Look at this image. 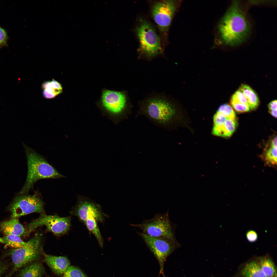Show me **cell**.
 Segmentation results:
<instances>
[{"instance_id": "cell-1", "label": "cell", "mask_w": 277, "mask_h": 277, "mask_svg": "<svg viewBox=\"0 0 277 277\" xmlns=\"http://www.w3.org/2000/svg\"><path fill=\"white\" fill-rule=\"evenodd\" d=\"M219 29L224 43L231 47L240 45L248 38L251 25L239 2L232 3L221 20Z\"/></svg>"}, {"instance_id": "cell-2", "label": "cell", "mask_w": 277, "mask_h": 277, "mask_svg": "<svg viewBox=\"0 0 277 277\" xmlns=\"http://www.w3.org/2000/svg\"><path fill=\"white\" fill-rule=\"evenodd\" d=\"M23 145L27 157L28 171L25 183L19 192L20 194H28L33 188L35 183L40 179L64 177L43 156L25 144Z\"/></svg>"}, {"instance_id": "cell-3", "label": "cell", "mask_w": 277, "mask_h": 277, "mask_svg": "<svg viewBox=\"0 0 277 277\" xmlns=\"http://www.w3.org/2000/svg\"><path fill=\"white\" fill-rule=\"evenodd\" d=\"M42 234L38 233L22 248L10 249L7 255L11 256L13 267L6 277H11L16 272L31 263L38 261L44 252Z\"/></svg>"}, {"instance_id": "cell-4", "label": "cell", "mask_w": 277, "mask_h": 277, "mask_svg": "<svg viewBox=\"0 0 277 277\" xmlns=\"http://www.w3.org/2000/svg\"><path fill=\"white\" fill-rule=\"evenodd\" d=\"M135 31L139 45L138 51L148 58L161 53L163 47L161 40L152 24L144 18H140Z\"/></svg>"}, {"instance_id": "cell-5", "label": "cell", "mask_w": 277, "mask_h": 277, "mask_svg": "<svg viewBox=\"0 0 277 277\" xmlns=\"http://www.w3.org/2000/svg\"><path fill=\"white\" fill-rule=\"evenodd\" d=\"M150 12L160 34L163 48L166 42L168 31L177 9V2L172 0L149 2Z\"/></svg>"}, {"instance_id": "cell-6", "label": "cell", "mask_w": 277, "mask_h": 277, "mask_svg": "<svg viewBox=\"0 0 277 277\" xmlns=\"http://www.w3.org/2000/svg\"><path fill=\"white\" fill-rule=\"evenodd\" d=\"M140 113L156 125L164 128L175 116V108L170 102L162 98L147 100L141 107Z\"/></svg>"}, {"instance_id": "cell-7", "label": "cell", "mask_w": 277, "mask_h": 277, "mask_svg": "<svg viewBox=\"0 0 277 277\" xmlns=\"http://www.w3.org/2000/svg\"><path fill=\"white\" fill-rule=\"evenodd\" d=\"M97 103L101 108L112 117L121 120L130 112L125 92L103 88Z\"/></svg>"}, {"instance_id": "cell-8", "label": "cell", "mask_w": 277, "mask_h": 277, "mask_svg": "<svg viewBox=\"0 0 277 277\" xmlns=\"http://www.w3.org/2000/svg\"><path fill=\"white\" fill-rule=\"evenodd\" d=\"M158 260L160 265L159 274L166 277L163 272L164 263L167 257L181 246L175 239L164 237H153L142 232H138Z\"/></svg>"}, {"instance_id": "cell-9", "label": "cell", "mask_w": 277, "mask_h": 277, "mask_svg": "<svg viewBox=\"0 0 277 277\" xmlns=\"http://www.w3.org/2000/svg\"><path fill=\"white\" fill-rule=\"evenodd\" d=\"M168 212L157 214L142 223L131 225L138 227L142 233L153 237H164L175 239L174 228L170 220Z\"/></svg>"}, {"instance_id": "cell-10", "label": "cell", "mask_w": 277, "mask_h": 277, "mask_svg": "<svg viewBox=\"0 0 277 277\" xmlns=\"http://www.w3.org/2000/svg\"><path fill=\"white\" fill-rule=\"evenodd\" d=\"M44 204L37 193L33 194H22L16 197L8 208L11 218H18L33 213H45Z\"/></svg>"}, {"instance_id": "cell-11", "label": "cell", "mask_w": 277, "mask_h": 277, "mask_svg": "<svg viewBox=\"0 0 277 277\" xmlns=\"http://www.w3.org/2000/svg\"><path fill=\"white\" fill-rule=\"evenodd\" d=\"M70 217H61L57 215H48L41 214L39 216L29 224L27 229L29 234L40 226H45L47 230L56 235L68 232L71 226Z\"/></svg>"}, {"instance_id": "cell-12", "label": "cell", "mask_w": 277, "mask_h": 277, "mask_svg": "<svg viewBox=\"0 0 277 277\" xmlns=\"http://www.w3.org/2000/svg\"><path fill=\"white\" fill-rule=\"evenodd\" d=\"M70 213L77 217L84 224L90 216H92L96 220L101 222L104 220V215L100 205L84 196H78L77 203Z\"/></svg>"}, {"instance_id": "cell-13", "label": "cell", "mask_w": 277, "mask_h": 277, "mask_svg": "<svg viewBox=\"0 0 277 277\" xmlns=\"http://www.w3.org/2000/svg\"><path fill=\"white\" fill-rule=\"evenodd\" d=\"M43 255L47 265L58 275H62L71 265L69 260L66 256L52 255L44 252Z\"/></svg>"}, {"instance_id": "cell-14", "label": "cell", "mask_w": 277, "mask_h": 277, "mask_svg": "<svg viewBox=\"0 0 277 277\" xmlns=\"http://www.w3.org/2000/svg\"><path fill=\"white\" fill-rule=\"evenodd\" d=\"M236 275L237 277H265L257 257L250 259L241 265Z\"/></svg>"}, {"instance_id": "cell-15", "label": "cell", "mask_w": 277, "mask_h": 277, "mask_svg": "<svg viewBox=\"0 0 277 277\" xmlns=\"http://www.w3.org/2000/svg\"><path fill=\"white\" fill-rule=\"evenodd\" d=\"M0 231L5 235H13L21 238L25 237L29 234L16 218L0 222Z\"/></svg>"}, {"instance_id": "cell-16", "label": "cell", "mask_w": 277, "mask_h": 277, "mask_svg": "<svg viewBox=\"0 0 277 277\" xmlns=\"http://www.w3.org/2000/svg\"><path fill=\"white\" fill-rule=\"evenodd\" d=\"M22 268L19 272L18 277H42L45 272L42 263L38 261Z\"/></svg>"}, {"instance_id": "cell-17", "label": "cell", "mask_w": 277, "mask_h": 277, "mask_svg": "<svg viewBox=\"0 0 277 277\" xmlns=\"http://www.w3.org/2000/svg\"><path fill=\"white\" fill-rule=\"evenodd\" d=\"M261 270L265 277H277L276 268L269 255L257 257Z\"/></svg>"}, {"instance_id": "cell-18", "label": "cell", "mask_w": 277, "mask_h": 277, "mask_svg": "<svg viewBox=\"0 0 277 277\" xmlns=\"http://www.w3.org/2000/svg\"><path fill=\"white\" fill-rule=\"evenodd\" d=\"M239 90L245 97L250 109L253 110L256 109L259 105V100L255 91L250 86L245 84H242Z\"/></svg>"}, {"instance_id": "cell-19", "label": "cell", "mask_w": 277, "mask_h": 277, "mask_svg": "<svg viewBox=\"0 0 277 277\" xmlns=\"http://www.w3.org/2000/svg\"><path fill=\"white\" fill-rule=\"evenodd\" d=\"M0 243L12 249L18 248L26 245L27 242L23 241L17 236L9 235L0 237Z\"/></svg>"}, {"instance_id": "cell-20", "label": "cell", "mask_w": 277, "mask_h": 277, "mask_svg": "<svg viewBox=\"0 0 277 277\" xmlns=\"http://www.w3.org/2000/svg\"><path fill=\"white\" fill-rule=\"evenodd\" d=\"M237 125L236 120H233L227 117L217 136L224 137H230L235 131Z\"/></svg>"}, {"instance_id": "cell-21", "label": "cell", "mask_w": 277, "mask_h": 277, "mask_svg": "<svg viewBox=\"0 0 277 277\" xmlns=\"http://www.w3.org/2000/svg\"><path fill=\"white\" fill-rule=\"evenodd\" d=\"M85 224L89 230L95 236L100 246L102 248L103 244V240L96 220L92 216H88Z\"/></svg>"}, {"instance_id": "cell-22", "label": "cell", "mask_w": 277, "mask_h": 277, "mask_svg": "<svg viewBox=\"0 0 277 277\" xmlns=\"http://www.w3.org/2000/svg\"><path fill=\"white\" fill-rule=\"evenodd\" d=\"M62 277H88L78 268L70 265Z\"/></svg>"}, {"instance_id": "cell-23", "label": "cell", "mask_w": 277, "mask_h": 277, "mask_svg": "<svg viewBox=\"0 0 277 277\" xmlns=\"http://www.w3.org/2000/svg\"><path fill=\"white\" fill-rule=\"evenodd\" d=\"M217 111L222 113L228 118L236 120L235 114L233 109L228 104H224L221 105Z\"/></svg>"}, {"instance_id": "cell-24", "label": "cell", "mask_w": 277, "mask_h": 277, "mask_svg": "<svg viewBox=\"0 0 277 277\" xmlns=\"http://www.w3.org/2000/svg\"><path fill=\"white\" fill-rule=\"evenodd\" d=\"M266 160L273 165L277 164V148L271 147L267 150L265 154Z\"/></svg>"}, {"instance_id": "cell-25", "label": "cell", "mask_w": 277, "mask_h": 277, "mask_svg": "<svg viewBox=\"0 0 277 277\" xmlns=\"http://www.w3.org/2000/svg\"><path fill=\"white\" fill-rule=\"evenodd\" d=\"M230 101L248 105L245 97L239 90L236 91L232 96Z\"/></svg>"}, {"instance_id": "cell-26", "label": "cell", "mask_w": 277, "mask_h": 277, "mask_svg": "<svg viewBox=\"0 0 277 277\" xmlns=\"http://www.w3.org/2000/svg\"><path fill=\"white\" fill-rule=\"evenodd\" d=\"M231 104L233 107L237 111L240 112H248L250 111V109L247 104H241L230 101Z\"/></svg>"}, {"instance_id": "cell-27", "label": "cell", "mask_w": 277, "mask_h": 277, "mask_svg": "<svg viewBox=\"0 0 277 277\" xmlns=\"http://www.w3.org/2000/svg\"><path fill=\"white\" fill-rule=\"evenodd\" d=\"M8 39L6 31L0 26V49L7 45Z\"/></svg>"}, {"instance_id": "cell-28", "label": "cell", "mask_w": 277, "mask_h": 277, "mask_svg": "<svg viewBox=\"0 0 277 277\" xmlns=\"http://www.w3.org/2000/svg\"><path fill=\"white\" fill-rule=\"evenodd\" d=\"M246 237L248 241L250 242H254L256 241L258 238V234L255 231L251 230L248 231L246 233Z\"/></svg>"}, {"instance_id": "cell-29", "label": "cell", "mask_w": 277, "mask_h": 277, "mask_svg": "<svg viewBox=\"0 0 277 277\" xmlns=\"http://www.w3.org/2000/svg\"><path fill=\"white\" fill-rule=\"evenodd\" d=\"M8 268V265L6 263L0 261V277L6 271Z\"/></svg>"}, {"instance_id": "cell-30", "label": "cell", "mask_w": 277, "mask_h": 277, "mask_svg": "<svg viewBox=\"0 0 277 277\" xmlns=\"http://www.w3.org/2000/svg\"><path fill=\"white\" fill-rule=\"evenodd\" d=\"M51 87L54 88L62 89V85L53 79L51 81Z\"/></svg>"}, {"instance_id": "cell-31", "label": "cell", "mask_w": 277, "mask_h": 277, "mask_svg": "<svg viewBox=\"0 0 277 277\" xmlns=\"http://www.w3.org/2000/svg\"><path fill=\"white\" fill-rule=\"evenodd\" d=\"M277 101L274 100L270 102L268 105L269 111L277 110Z\"/></svg>"}, {"instance_id": "cell-32", "label": "cell", "mask_w": 277, "mask_h": 277, "mask_svg": "<svg viewBox=\"0 0 277 277\" xmlns=\"http://www.w3.org/2000/svg\"><path fill=\"white\" fill-rule=\"evenodd\" d=\"M274 148H277V137H275L272 140L271 142V146Z\"/></svg>"}, {"instance_id": "cell-33", "label": "cell", "mask_w": 277, "mask_h": 277, "mask_svg": "<svg viewBox=\"0 0 277 277\" xmlns=\"http://www.w3.org/2000/svg\"><path fill=\"white\" fill-rule=\"evenodd\" d=\"M269 112L274 117H277V110L269 111Z\"/></svg>"}, {"instance_id": "cell-34", "label": "cell", "mask_w": 277, "mask_h": 277, "mask_svg": "<svg viewBox=\"0 0 277 277\" xmlns=\"http://www.w3.org/2000/svg\"><path fill=\"white\" fill-rule=\"evenodd\" d=\"M212 277H213V276H212Z\"/></svg>"}, {"instance_id": "cell-35", "label": "cell", "mask_w": 277, "mask_h": 277, "mask_svg": "<svg viewBox=\"0 0 277 277\" xmlns=\"http://www.w3.org/2000/svg\"></svg>"}]
</instances>
